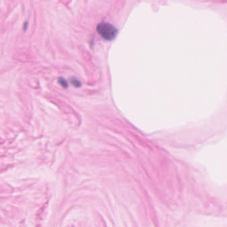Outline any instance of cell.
<instances>
[{"label": "cell", "mask_w": 227, "mask_h": 227, "mask_svg": "<svg viewBox=\"0 0 227 227\" xmlns=\"http://www.w3.org/2000/svg\"><path fill=\"white\" fill-rule=\"evenodd\" d=\"M59 83L61 84L62 87H65V88H66V87H68L67 82L66 81V80L65 79H63V78H59Z\"/></svg>", "instance_id": "obj_2"}, {"label": "cell", "mask_w": 227, "mask_h": 227, "mask_svg": "<svg viewBox=\"0 0 227 227\" xmlns=\"http://www.w3.org/2000/svg\"><path fill=\"white\" fill-rule=\"evenodd\" d=\"M71 82H72V85H73V86H75V87H80L81 86V83H80V81L77 79H72L71 81Z\"/></svg>", "instance_id": "obj_3"}, {"label": "cell", "mask_w": 227, "mask_h": 227, "mask_svg": "<svg viewBox=\"0 0 227 227\" xmlns=\"http://www.w3.org/2000/svg\"><path fill=\"white\" fill-rule=\"evenodd\" d=\"M97 31L103 39L112 41L118 34V30L114 26L107 22H101L97 26Z\"/></svg>", "instance_id": "obj_1"}]
</instances>
